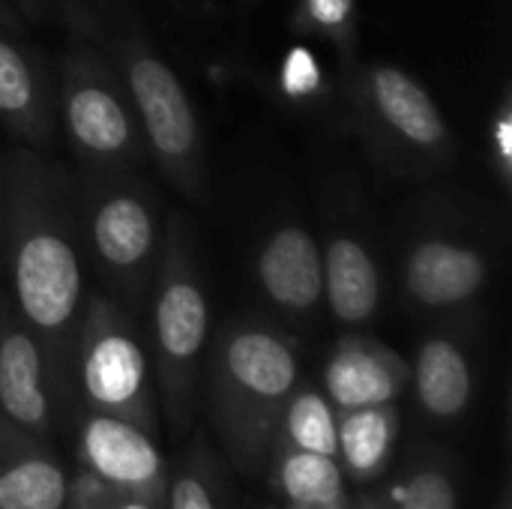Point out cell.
Listing matches in <instances>:
<instances>
[{
  "label": "cell",
  "instance_id": "cell-8",
  "mask_svg": "<svg viewBox=\"0 0 512 509\" xmlns=\"http://www.w3.org/2000/svg\"><path fill=\"white\" fill-rule=\"evenodd\" d=\"M69 366L87 411L120 417L156 435V405L147 354L129 315L105 291H90L72 339Z\"/></svg>",
  "mask_w": 512,
  "mask_h": 509
},
{
  "label": "cell",
  "instance_id": "cell-3",
  "mask_svg": "<svg viewBox=\"0 0 512 509\" xmlns=\"http://www.w3.org/2000/svg\"><path fill=\"white\" fill-rule=\"evenodd\" d=\"M297 384L300 357L288 333L252 315L222 327L207 360V411L240 474H261L270 465Z\"/></svg>",
  "mask_w": 512,
  "mask_h": 509
},
{
  "label": "cell",
  "instance_id": "cell-16",
  "mask_svg": "<svg viewBox=\"0 0 512 509\" xmlns=\"http://www.w3.org/2000/svg\"><path fill=\"white\" fill-rule=\"evenodd\" d=\"M324 303L342 327H363L381 306V270L369 243L351 231H333L321 249Z\"/></svg>",
  "mask_w": 512,
  "mask_h": 509
},
{
  "label": "cell",
  "instance_id": "cell-32",
  "mask_svg": "<svg viewBox=\"0 0 512 509\" xmlns=\"http://www.w3.org/2000/svg\"><path fill=\"white\" fill-rule=\"evenodd\" d=\"M498 509H510V498H507V495H504V501H501V507Z\"/></svg>",
  "mask_w": 512,
  "mask_h": 509
},
{
  "label": "cell",
  "instance_id": "cell-5",
  "mask_svg": "<svg viewBox=\"0 0 512 509\" xmlns=\"http://www.w3.org/2000/svg\"><path fill=\"white\" fill-rule=\"evenodd\" d=\"M207 330L210 306L195 255V234L186 216L171 213L150 285V345L156 387L174 429H186L192 420Z\"/></svg>",
  "mask_w": 512,
  "mask_h": 509
},
{
  "label": "cell",
  "instance_id": "cell-29",
  "mask_svg": "<svg viewBox=\"0 0 512 509\" xmlns=\"http://www.w3.org/2000/svg\"><path fill=\"white\" fill-rule=\"evenodd\" d=\"M285 509H351V498L342 492L330 501H309V504H285Z\"/></svg>",
  "mask_w": 512,
  "mask_h": 509
},
{
  "label": "cell",
  "instance_id": "cell-30",
  "mask_svg": "<svg viewBox=\"0 0 512 509\" xmlns=\"http://www.w3.org/2000/svg\"><path fill=\"white\" fill-rule=\"evenodd\" d=\"M3 234H6V177L0 168V261H3Z\"/></svg>",
  "mask_w": 512,
  "mask_h": 509
},
{
  "label": "cell",
  "instance_id": "cell-24",
  "mask_svg": "<svg viewBox=\"0 0 512 509\" xmlns=\"http://www.w3.org/2000/svg\"><path fill=\"white\" fill-rule=\"evenodd\" d=\"M63 509H159L147 501L129 498L105 483H99L96 477H90L87 471L78 474V480L66 489V501Z\"/></svg>",
  "mask_w": 512,
  "mask_h": 509
},
{
  "label": "cell",
  "instance_id": "cell-21",
  "mask_svg": "<svg viewBox=\"0 0 512 509\" xmlns=\"http://www.w3.org/2000/svg\"><path fill=\"white\" fill-rule=\"evenodd\" d=\"M294 30L336 48L345 75L357 66V0H294Z\"/></svg>",
  "mask_w": 512,
  "mask_h": 509
},
{
  "label": "cell",
  "instance_id": "cell-10",
  "mask_svg": "<svg viewBox=\"0 0 512 509\" xmlns=\"http://www.w3.org/2000/svg\"><path fill=\"white\" fill-rule=\"evenodd\" d=\"M489 258L480 246L447 234H429L411 243L402 264V288L411 306L423 312H465L489 285Z\"/></svg>",
  "mask_w": 512,
  "mask_h": 509
},
{
  "label": "cell",
  "instance_id": "cell-14",
  "mask_svg": "<svg viewBox=\"0 0 512 509\" xmlns=\"http://www.w3.org/2000/svg\"><path fill=\"white\" fill-rule=\"evenodd\" d=\"M408 384L411 366L405 357L363 333L342 336L324 366V396L336 414L393 405Z\"/></svg>",
  "mask_w": 512,
  "mask_h": 509
},
{
  "label": "cell",
  "instance_id": "cell-18",
  "mask_svg": "<svg viewBox=\"0 0 512 509\" xmlns=\"http://www.w3.org/2000/svg\"><path fill=\"white\" fill-rule=\"evenodd\" d=\"M396 438H399L396 402L339 414V459L357 483L384 474V468L393 459Z\"/></svg>",
  "mask_w": 512,
  "mask_h": 509
},
{
  "label": "cell",
  "instance_id": "cell-6",
  "mask_svg": "<svg viewBox=\"0 0 512 509\" xmlns=\"http://www.w3.org/2000/svg\"><path fill=\"white\" fill-rule=\"evenodd\" d=\"M66 33L54 78L57 129L84 171H138L147 141L123 81L93 39L72 27Z\"/></svg>",
  "mask_w": 512,
  "mask_h": 509
},
{
  "label": "cell",
  "instance_id": "cell-15",
  "mask_svg": "<svg viewBox=\"0 0 512 509\" xmlns=\"http://www.w3.org/2000/svg\"><path fill=\"white\" fill-rule=\"evenodd\" d=\"M66 489L45 438L0 414V509H63Z\"/></svg>",
  "mask_w": 512,
  "mask_h": 509
},
{
  "label": "cell",
  "instance_id": "cell-27",
  "mask_svg": "<svg viewBox=\"0 0 512 509\" xmlns=\"http://www.w3.org/2000/svg\"><path fill=\"white\" fill-rule=\"evenodd\" d=\"M27 24H42L57 9V0H9Z\"/></svg>",
  "mask_w": 512,
  "mask_h": 509
},
{
  "label": "cell",
  "instance_id": "cell-33",
  "mask_svg": "<svg viewBox=\"0 0 512 509\" xmlns=\"http://www.w3.org/2000/svg\"><path fill=\"white\" fill-rule=\"evenodd\" d=\"M243 3H252V0H243Z\"/></svg>",
  "mask_w": 512,
  "mask_h": 509
},
{
  "label": "cell",
  "instance_id": "cell-31",
  "mask_svg": "<svg viewBox=\"0 0 512 509\" xmlns=\"http://www.w3.org/2000/svg\"><path fill=\"white\" fill-rule=\"evenodd\" d=\"M351 509H387L381 501H366V504H360V507H351Z\"/></svg>",
  "mask_w": 512,
  "mask_h": 509
},
{
  "label": "cell",
  "instance_id": "cell-2",
  "mask_svg": "<svg viewBox=\"0 0 512 509\" xmlns=\"http://www.w3.org/2000/svg\"><path fill=\"white\" fill-rule=\"evenodd\" d=\"M57 12L66 27L93 39L114 66L135 105L147 156H153L165 180L186 198H204L207 156L201 117L129 0H57Z\"/></svg>",
  "mask_w": 512,
  "mask_h": 509
},
{
  "label": "cell",
  "instance_id": "cell-19",
  "mask_svg": "<svg viewBox=\"0 0 512 509\" xmlns=\"http://www.w3.org/2000/svg\"><path fill=\"white\" fill-rule=\"evenodd\" d=\"M276 450H306L339 459V414L324 393L297 384L282 411L273 453Z\"/></svg>",
  "mask_w": 512,
  "mask_h": 509
},
{
  "label": "cell",
  "instance_id": "cell-25",
  "mask_svg": "<svg viewBox=\"0 0 512 509\" xmlns=\"http://www.w3.org/2000/svg\"><path fill=\"white\" fill-rule=\"evenodd\" d=\"M489 144H492V168L501 180L504 189L512 186V96L510 87H504L501 102L492 114V129H489Z\"/></svg>",
  "mask_w": 512,
  "mask_h": 509
},
{
  "label": "cell",
  "instance_id": "cell-26",
  "mask_svg": "<svg viewBox=\"0 0 512 509\" xmlns=\"http://www.w3.org/2000/svg\"><path fill=\"white\" fill-rule=\"evenodd\" d=\"M168 507L171 509H219L216 507V498H213V489L207 483V474L198 471V468H186L171 492H168Z\"/></svg>",
  "mask_w": 512,
  "mask_h": 509
},
{
  "label": "cell",
  "instance_id": "cell-7",
  "mask_svg": "<svg viewBox=\"0 0 512 509\" xmlns=\"http://www.w3.org/2000/svg\"><path fill=\"white\" fill-rule=\"evenodd\" d=\"M351 126L393 174H432L456 156L453 129L432 93L393 63H360L345 75Z\"/></svg>",
  "mask_w": 512,
  "mask_h": 509
},
{
  "label": "cell",
  "instance_id": "cell-23",
  "mask_svg": "<svg viewBox=\"0 0 512 509\" xmlns=\"http://www.w3.org/2000/svg\"><path fill=\"white\" fill-rule=\"evenodd\" d=\"M459 495L453 474L444 465H423L411 474V480L402 489L396 509H456Z\"/></svg>",
  "mask_w": 512,
  "mask_h": 509
},
{
  "label": "cell",
  "instance_id": "cell-4",
  "mask_svg": "<svg viewBox=\"0 0 512 509\" xmlns=\"http://www.w3.org/2000/svg\"><path fill=\"white\" fill-rule=\"evenodd\" d=\"M75 198L84 261L105 294L135 315L150 294L165 240L159 192L138 171H84Z\"/></svg>",
  "mask_w": 512,
  "mask_h": 509
},
{
  "label": "cell",
  "instance_id": "cell-12",
  "mask_svg": "<svg viewBox=\"0 0 512 509\" xmlns=\"http://www.w3.org/2000/svg\"><path fill=\"white\" fill-rule=\"evenodd\" d=\"M261 297L288 318H312L324 303V261L318 240L300 222H282L255 252Z\"/></svg>",
  "mask_w": 512,
  "mask_h": 509
},
{
  "label": "cell",
  "instance_id": "cell-11",
  "mask_svg": "<svg viewBox=\"0 0 512 509\" xmlns=\"http://www.w3.org/2000/svg\"><path fill=\"white\" fill-rule=\"evenodd\" d=\"M0 126L24 147L48 150L57 138L54 78L21 33L0 27Z\"/></svg>",
  "mask_w": 512,
  "mask_h": 509
},
{
  "label": "cell",
  "instance_id": "cell-1",
  "mask_svg": "<svg viewBox=\"0 0 512 509\" xmlns=\"http://www.w3.org/2000/svg\"><path fill=\"white\" fill-rule=\"evenodd\" d=\"M3 177L6 234L0 270L9 276L18 315L42 345L51 384L63 387L87 300L75 177L33 147L9 150Z\"/></svg>",
  "mask_w": 512,
  "mask_h": 509
},
{
  "label": "cell",
  "instance_id": "cell-20",
  "mask_svg": "<svg viewBox=\"0 0 512 509\" xmlns=\"http://www.w3.org/2000/svg\"><path fill=\"white\" fill-rule=\"evenodd\" d=\"M276 486L285 495V504L330 501L345 492L342 465L333 456L306 453V450H276Z\"/></svg>",
  "mask_w": 512,
  "mask_h": 509
},
{
  "label": "cell",
  "instance_id": "cell-13",
  "mask_svg": "<svg viewBox=\"0 0 512 509\" xmlns=\"http://www.w3.org/2000/svg\"><path fill=\"white\" fill-rule=\"evenodd\" d=\"M51 378L39 339L0 291V414L36 438L51 429Z\"/></svg>",
  "mask_w": 512,
  "mask_h": 509
},
{
  "label": "cell",
  "instance_id": "cell-9",
  "mask_svg": "<svg viewBox=\"0 0 512 509\" xmlns=\"http://www.w3.org/2000/svg\"><path fill=\"white\" fill-rule=\"evenodd\" d=\"M78 462L81 471L129 498L147 501L159 509L168 498L165 462L153 435L120 417L96 411L84 414L78 426Z\"/></svg>",
  "mask_w": 512,
  "mask_h": 509
},
{
  "label": "cell",
  "instance_id": "cell-22",
  "mask_svg": "<svg viewBox=\"0 0 512 509\" xmlns=\"http://www.w3.org/2000/svg\"><path fill=\"white\" fill-rule=\"evenodd\" d=\"M276 96L294 111H321L333 99L330 78L309 45H291L276 69Z\"/></svg>",
  "mask_w": 512,
  "mask_h": 509
},
{
  "label": "cell",
  "instance_id": "cell-17",
  "mask_svg": "<svg viewBox=\"0 0 512 509\" xmlns=\"http://www.w3.org/2000/svg\"><path fill=\"white\" fill-rule=\"evenodd\" d=\"M411 381L423 411L435 420H456L468 411L474 396V372L465 348L447 336H429L411 366Z\"/></svg>",
  "mask_w": 512,
  "mask_h": 509
},
{
  "label": "cell",
  "instance_id": "cell-28",
  "mask_svg": "<svg viewBox=\"0 0 512 509\" xmlns=\"http://www.w3.org/2000/svg\"><path fill=\"white\" fill-rule=\"evenodd\" d=\"M0 27L27 36V21L21 18V12H18L9 0H0Z\"/></svg>",
  "mask_w": 512,
  "mask_h": 509
}]
</instances>
